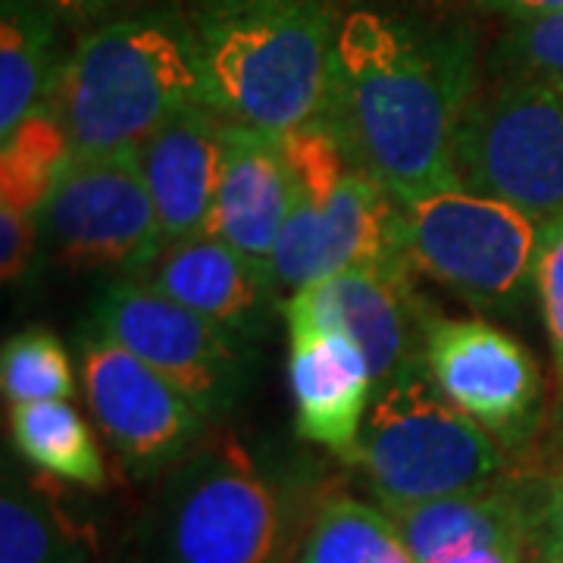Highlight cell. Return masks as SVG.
Wrapping results in <instances>:
<instances>
[{"mask_svg": "<svg viewBox=\"0 0 563 563\" xmlns=\"http://www.w3.org/2000/svg\"><path fill=\"white\" fill-rule=\"evenodd\" d=\"M479 88L466 25L354 7L339 16L320 120L398 203L461 185L454 144Z\"/></svg>", "mask_w": 563, "mask_h": 563, "instance_id": "obj_1", "label": "cell"}, {"mask_svg": "<svg viewBox=\"0 0 563 563\" xmlns=\"http://www.w3.org/2000/svg\"><path fill=\"white\" fill-rule=\"evenodd\" d=\"M317 504L301 476L207 435L161 476L139 529L141 563H298Z\"/></svg>", "mask_w": 563, "mask_h": 563, "instance_id": "obj_2", "label": "cell"}, {"mask_svg": "<svg viewBox=\"0 0 563 563\" xmlns=\"http://www.w3.org/2000/svg\"><path fill=\"white\" fill-rule=\"evenodd\" d=\"M44 103L76 154L135 151L185 107L207 103L185 10L157 7L91 29L60 60Z\"/></svg>", "mask_w": 563, "mask_h": 563, "instance_id": "obj_3", "label": "cell"}, {"mask_svg": "<svg viewBox=\"0 0 563 563\" xmlns=\"http://www.w3.org/2000/svg\"><path fill=\"white\" fill-rule=\"evenodd\" d=\"M185 16L220 117L279 135L320 117L339 32L325 0H188Z\"/></svg>", "mask_w": 563, "mask_h": 563, "instance_id": "obj_4", "label": "cell"}, {"mask_svg": "<svg viewBox=\"0 0 563 563\" xmlns=\"http://www.w3.org/2000/svg\"><path fill=\"white\" fill-rule=\"evenodd\" d=\"M376 504H413L498 479L507 451L429 379L426 369L379 388L354 463Z\"/></svg>", "mask_w": 563, "mask_h": 563, "instance_id": "obj_5", "label": "cell"}, {"mask_svg": "<svg viewBox=\"0 0 563 563\" xmlns=\"http://www.w3.org/2000/svg\"><path fill=\"white\" fill-rule=\"evenodd\" d=\"M413 269L485 317H517L536 298L542 225L463 185L401 203Z\"/></svg>", "mask_w": 563, "mask_h": 563, "instance_id": "obj_6", "label": "cell"}, {"mask_svg": "<svg viewBox=\"0 0 563 563\" xmlns=\"http://www.w3.org/2000/svg\"><path fill=\"white\" fill-rule=\"evenodd\" d=\"M463 188L514 203L544 225L563 217V95L492 79L476 88L454 144Z\"/></svg>", "mask_w": 563, "mask_h": 563, "instance_id": "obj_7", "label": "cell"}, {"mask_svg": "<svg viewBox=\"0 0 563 563\" xmlns=\"http://www.w3.org/2000/svg\"><path fill=\"white\" fill-rule=\"evenodd\" d=\"M41 239L66 266L141 276L166 235L135 151L73 154L41 213Z\"/></svg>", "mask_w": 563, "mask_h": 563, "instance_id": "obj_8", "label": "cell"}, {"mask_svg": "<svg viewBox=\"0 0 563 563\" xmlns=\"http://www.w3.org/2000/svg\"><path fill=\"white\" fill-rule=\"evenodd\" d=\"M88 325L154 366L210 422L225 417L247 388L254 347L141 279L107 282Z\"/></svg>", "mask_w": 563, "mask_h": 563, "instance_id": "obj_9", "label": "cell"}, {"mask_svg": "<svg viewBox=\"0 0 563 563\" xmlns=\"http://www.w3.org/2000/svg\"><path fill=\"white\" fill-rule=\"evenodd\" d=\"M85 401L103 442L139 479H157L207 439L210 420L154 366L95 332L79 335Z\"/></svg>", "mask_w": 563, "mask_h": 563, "instance_id": "obj_10", "label": "cell"}, {"mask_svg": "<svg viewBox=\"0 0 563 563\" xmlns=\"http://www.w3.org/2000/svg\"><path fill=\"white\" fill-rule=\"evenodd\" d=\"M347 269L417 273L404 207L363 169L325 203L295 201L269 257V276L288 298Z\"/></svg>", "mask_w": 563, "mask_h": 563, "instance_id": "obj_11", "label": "cell"}, {"mask_svg": "<svg viewBox=\"0 0 563 563\" xmlns=\"http://www.w3.org/2000/svg\"><path fill=\"white\" fill-rule=\"evenodd\" d=\"M422 366L466 417L520 454L544 420V376L520 339L488 320H451L432 313Z\"/></svg>", "mask_w": 563, "mask_h": 563, "instance_id": "obj_12", "label": "cell"}, {"mask_svg": "<svg viewBox=\"0 0 563 563\" xmlns=\"http://www.w3.org/2000/svg\"><path fill=\"white\" fill-rule=\"evenodd\" d=\"M432 307L413 288V273L347 269L285 298V320H307L344 332L369 361L376 391L426 369V325Z\"/></svg>", "mask_w": 563, "mask_h": 563, "instance_id": "obj_13", "label": "cell"}, {"mask_svg": "<svg viewBox=\"0 0 563 563\" xmlns=\"http://www.w3.org/2000/svg\"><path fill=\"white\" fill-rule=\"evenodd\" d=\"M135 279L201 313L247 347L266 342L285 307L269 269L213 232L166 242Z\"/></svg>", "mask_w": 563, "mask_h": 563, "instance_id": "obj_14", "label": "cell"}, {"mask_svg": "<svg viewBox=\"0 0 563 563\" xmlns=\"http://www.w3.org/2000/svg\"><path fill=\"white\" fill-rule=\"evenodd\" d=\"M285 325L291 342L288 385L295 429L303 442L320 444L351 466L376 398L369 361L339 329L307 320H285Z\"/></svg>", "mask_w": 563, "mask_h": 563, "instance_id": "obj_15", "label": "cell"}, {"mask_svg": "<svg viewBox=\"0 0 563 563\" xmlns=\"http://www.w3.org/2000/svg\"><path fill=\"white\" fill-rule=\"evenodd\" d=\"M548 479L504 473L492 483L413 504H379L417 563H442L492 544L539 539Z\"/></svg>", "mask_w": 563, "mask_h": 563, "instance_id": "obj_16", "label": "cell"}, {"mask_svg": "<svg viewBox=\"0 0 563 563\" xmlns=\"http://www.w3.org/2000/svg\"><path fill=\"white\" fill-rule=\"evenodd\" d=\"M298 191L288 173L279 132L247 122L222 125V166L210 232L269 269L273 247Z\"/></svg>", "mask_w": 563, "mask_h": 563, "instance_id": "obj_17", "label": "cell"}, {"mask_svg": "<svg viewBox=\"0 0 563 563\" xmlns=\"http://www.w3.org/2000/svg\"><path fill=\"white\" fill-rule=\"evenodd\" d=\"M222 125L210 103H191L135 147L166 242L210 232L222 166Z\"/></svg>", "mask_w": 563, "mask_h": 563, "instance_id": "obj_18", "label": "cell"}, {"mask_svg": "<svg viewBox=\"0 0 563 563\" xmlns=\"http://www.w3.org/2000/svg\"><path fill=\"white\" fill-rule=\"evenodd\" d=\"M95 532L38 485L3 479L0 563H95Z\"/></svg>", "mask_w": 563, "mask_h": 563, "instance_id": "obj_19", "label": "cell"}, {"mask_svg": "<svg viewBox=\"0 0 563 563\" xmlns=\"http://www.w3.org/2000/svg\"><path fill=\"white\" fill-rule=\"evenodd\" d=\"M54 60V16L35 0H3L0 13V141L47 101Z\"/></svg>", "mask_w": 563, "mask_h": 563, "instance_id": "obj_20", "label": "cell"}, {"mask_svg": "<svg viewBox=\"0 0 563 563\" xmlns=\"http://www.w3.org/2000/svg\"><path fill=\"white\" fill-rule=\"evenodd\" d=\"M10 435L25 461L63 483L81 488L107 485V463L98 435L69 401L10 407Z\"/></svg>", "mask_w": 563, "mask_h": 563, "instance_id": "obj_21", "label": "cell"}, {"mask_svg": "<svg viewBox=\"0 0 563 563\" xmlns=\"http://www.w3.org/2000/svg\"><path fill=\"white\" fill-rule=\"evenodd\" d=\"M298 563H417L401 529L379 504L322 495L307 526Z\"/></svg>", "mask_w": 563, "mask_h": 563, "instance_id": "obj_22", "label": "cell"}, {"mask_svg": "<svg viewBox=\"0 0 563 563\" xmlns=\"http://www.w3.org/2000/svg\"><path fill=\"white\" fill-rule=\"evenodd\" d=\"M73 154L57 113L41 103L0 141V210L41 217Z\"/></svg>", "mask_w": 563, "mask_h": 563, "instance_id": "obj_23", "label": "cell"}, {"mask_svg": "<svg viewBox=\"0 0 563 563\" xmlns=\"http://www.w3.org/2000/svg\"><path fill=\"white\" fill-rule=\"evenodd\" d=\"M0 385L10 407L35 401H69L76 391L73 361L47 329H22L0 351Z\"/></svg>", "mask_w": 563, "mask_h": 563, "instance_id": "obj_24", "label": "cell"}, {"mask_svg": "<svg viewBox=\"0 0 563 563\" xmlns=\"http://www.w3.org/2000/svg\"><path fill=\"white\" fill-rule=\"evenodd\" d=\"M492 79L539 85L563 95V10L510 20L488 54Z\"/></svg>", "mask_w": 563, "mask_h": 563, "instance_id": "obj_25", "label": "cell"}, {"mask_svg": "<svg viewBox=\"0 0 563 563\" xmlns=\"http://www.w3.org/2000/svg\"><path fill=\"white\" fill-rule=\"evenodd\" d=\"M282 147H285V161H288L298 201L325 203L361 169L351 157V151L344 147V141L335 135V129L320 117L285 132Z\"/></svg>", "mask_w": 563, "mask_h": 563, "instance_id": "obj_26", "label": "cell"}, {"mask_svg": "<svg viewBox=\"0 0 563 563\" xmlns=\"http://www.w3.org/2000/svg\"><path fill=\"white\" fill-rule=\"evenodd\" d=\"M536 301L542 310L544 332L554 357V379H558L554 426H558V439L563 442V217L542 225V244L536 263Z\"/></svg>", "mask_w": 563, "mask_h": 563, "instance_id": "obj_27", "label": "cell"}, {"mask_svg": "<svg viewBox=\"0 0 563 563\" xmlns=\"http://www.w3.org/2000/svg\"><path fill=\"white\" fill-rule=\"evenodd\" d=\"M41 242V217L0 210V273L3 282H20L35 261Z\"/></svg>", "mask_w": 563, "mask_h": 563, "instance_id": "obj_28", "label": "cell"}, {"mask_svg": "<svg viewBox=\"0 0 563 563\" xmlns=\"http://www.w3.org/2000/svg\"><path fill=\"white\" fill-rule=\"evenodd\" d=\"M539 563H563V457L548 476V488H544Z\"/></svg>", "mask_w": 563, "mask_h": 563, "instance_id": "obj_29", "label": "cell"}, {"mask_svg": "<svg viewBox=\"0 0 563 563\" xmlns=\"http://www.w3.org/2000/svg\"><path fill=\"white\" fill-rule=\"evenodd\" d=\"M442 563H539V539L476 548V551H466V554H457Z\"/></svg>", "mask_w": 563, "mask_h": 563, "instance_id": "obj_30", "label": "cell"}, {"mask_svg": "<svg viewBox=\"0 0 563 563\" xmlns=\"http://www.w3.org/2000/svg\"><path fill=\"white\" fill-rule=\"evenodd\" d=\"M41 10H47L54 20L88 22L103 16L107 10H117L125 0H35Z\"/></svg>", "mask_w": 563, "mask_h": 563, "instance_id": "obj_31", "label": "cell"}, {"mask_svg": "<svg viewBox=\"0 0 563 563\" xmlns=\"http://www.w3.org/2000/svg\"><path fill=\"white\" fill-rule=\"evenodd\" d=\"M476 7L504 20H532L563 10V0H476Z\"/></svg>", "mask_w": 563, "mask_h": 563, "instance_id": "obj_32", "label": "cell"}]
</instances>
